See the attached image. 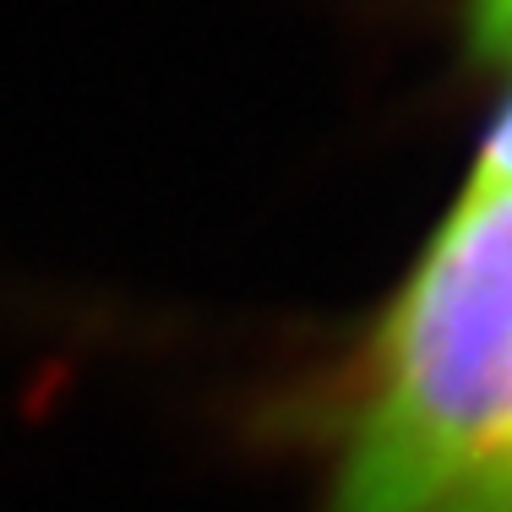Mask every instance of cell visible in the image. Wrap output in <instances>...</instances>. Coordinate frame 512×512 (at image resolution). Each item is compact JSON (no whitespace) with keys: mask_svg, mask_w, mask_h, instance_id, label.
Instances as JSON below:
<instances>
[{"mask_svg":"<svg viewBox=\"0 0 512 512\" xmlns=\"http://www.w3.org/2000/svg\"><path fill=\"white\" fill-rule=\"evenodd\" d=\"M469 175H480V180H512V99L502 104V115L491 120V131H485L480 158H474Z\"/></svg>","mask_w":512,"mask_h":512,"instance_id":"3","label":"cell"},{"mask_svg":"<svg viewBox=\"0 0 512 512\" xmlns=\"http://www.w3.org/2000/svg\"><path fill=\"white\" fill-rule=\"evenodd\" d=\"M316 512H512V180H463L376 306Z\"/></svg>","mask_w":512,"mask_h":512,"instance_id":"1","label":"cell"},{"mask_svg":"<svg viewBox=\"0 0 512 512\" xmlns=\"http://www.w3.org/2000/svg\"><path fill=\"white\" fill-rule=\"evenodd\" d=\"M463 44L480 66L512 71V0H469L463 6Z\"/></svg>","mask_w":512,"mask_h":512,"instance_id":"2","label":"cell"}]
</instances>
